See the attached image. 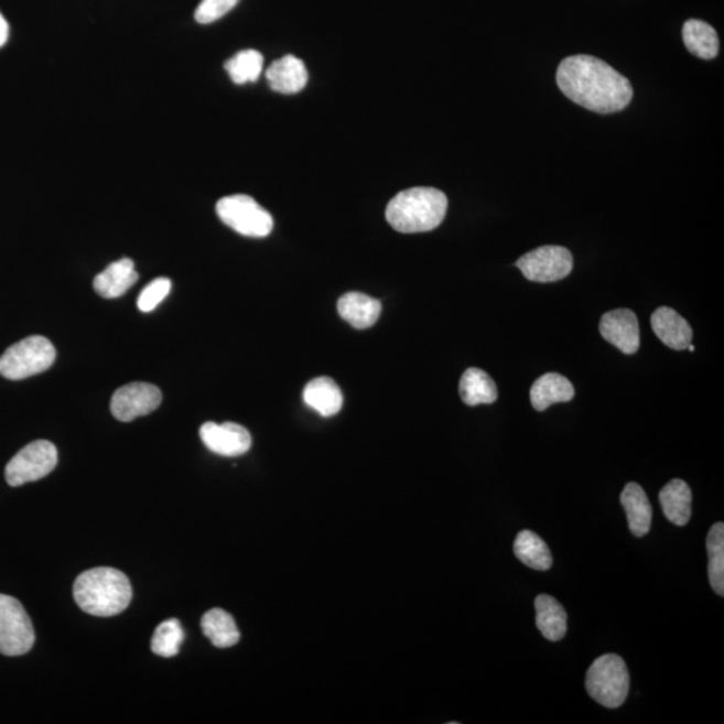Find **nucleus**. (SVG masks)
Masks as SVG:
<instances>
[{
	"instance_id": "f257e3e1",
	"label": "nucleus",
	"mask_w": 724,
	"mask_h": 724,
	"mask_svg": "<svg viewBox=\"0 0 724 724\" xmlns=\"http://www.w3.org/2000/svg\"><path fill=\"white\" fill-rule=\"evenodd\" d=\"M556 85L569 100L602 115L627 108L634 98L629 80L603 60L591 55L563 60L556 71Z\"/></svg>"
},
{
	"instance_id": "f03ea898",
	"label": "nucleus",
	"mask_w": 724,
	"mask_h": 724,
	"mask_svg": "<svg viewBox=\"0 0 724 724\" xmlns=\"http://www.w3.org/2000/svg\"><path fill=\"white\" fill-rule=\"evenodd\" d=\"M73 596L85 614L97 617L120 615L132 602L131 581L114 568H95L80 573Z\"/></svg>"
},
{
	"instance_id": "7ed1b4c3",
	"label": "nucleus",
	"mask_w": 724,
	"mask_h": 724,
	"mask_svg": "<svg viewBox=\"0 0 724 724\" xmlns=\"http://www.w3.org/2000/svg\"><path fill=\"white\" fill-rule=\"evenodd\" d=\"M449 199L442 191L414 187L401 191L387 207V220L396 231L418 234L435 230L447 214Z\"/></svg>"
},
{
	"instance_id": "20e7f679",
	"label": "nucleus",
	"mask_w": 724,
	"mask_h": 724,
	"mask_svg": "<svg viewBox=\"0 0 724 724\" xmlns=\"http://www.w3.org/2000/svg\"><path fill=\"white\" fill-rule=\"evenodd\" d=\"M630 678L620 656H599L586 672L587 694L606 709H618L629 694Z\"/></svg>"
},
{
	"instance_id": "39448f33",
	"label": "nucleus",
	"mask_w": 724,
	"mask_h": 724,
	"mask_svg": "<svg viewBox=\"0 0 724 724\" xmlns=\"http://www.w3.org/2000/svg\"><path fill=\"white\" fill-rule=\"evenodd\" d=\"M54 345L51 339L33 336L22 339L0 357V376L8 380H23L45 372L55 361Z\"/></svg>"
},
{
	"instance_id": "423d86ee",
	"label": "nucleus",
	"mask_w": 724,
	"mask_h": 724,
	"mask_svg": "<svg viewBox=\"0 0 724 724\" xmlns=\"http://www.w3.org/2000/svg\"><path fill=\"white\" fill-rule=\"evenodd\" d=\"M216 214L226 226L245 237L264 238L274 227L272 216L247 195L223 197L216 204Z\"/></svg>"
},
{
	"instance_id": "0eeeda50",
	"label": "nucleus",
	"mask_w": 724,
	"mask_h": 724,
	"mask_svg": "<svg viewBox=\"0 0 724 724\" xmlns=\"http://www.w3.org/2000/svg\"><path fill=\"white\" fill-rule=\"evenodd\" d=\"M34 642L35 630L26 609L15 597L0 593V653L26 655Z\"/></svg>"
},
{
	"instance_id": "6e6552de",
	"label": "nucleus",
	"mask_w": 724,
	"mask_h": 724,
	"mask_svg": "<svg viewBox=\"0 0 724 724\" xmlns=\"http://www.w3.org/2000/svg\"><path fill=\"white\" fill-rule=\"evenodd\" d=\"M58 451L47 441H35L23 447L6 466V480L11 487L45 478L57 467Z\"/></svg>"
},
{
	"instance_id": "1a4fd4ad",
	"label": "nucleus",
	"mask_w": 724,
	"mask_h": 724,
	"mask_svg": "<svg viewBox=\"0 0 724 724\" xmlns=\"http://www.w3.org/2000/svg\"><path fill=\"white\" fill-rule=\"evenodd\" d=\"M517 268L529 281L556 282L571 274L573 257L565 247L543 246L519 258Z\"/></svg>"
},
{
	"instance_id": "9d476101",
	"label": "nucleus",
	"mask_w": 724,
	"mask_h": 724,
	"mask_svg": "<svg viewBox=\"0 0 724 724\" xmlns=\"http://www.w3.org/2000/svg\"><path fill=\"white\" fill-rule=\"evenodd\" d=\"M161 400L163 395L153 383L131 382L117 389L110 401V411L117 420L128 423L156 411Z\"/></svg>"
},
{
	"instance_id": "9b49d317",
	"label": "nucleus",
	"mask_w": 724,
	"mask_h": 724,
	"mask_svg": "<svg viewBox=\"0 0 724 724\" xmlns=\"http://www.w3.org/2000/svg\"><path fill=\"white\" fill-rule=\"evenodd\" d=\"M599 333L625 355H635L640 348V326L636 314L629 309H617L603 315Z\"/></svg>"
},
{
	"instance_id": "f8f14e48",
	"label": "nucleus",
	"mask_w": 724,
	"mask_h": 724,
	"mask_svg": "<svg viewBox=\"0 0 724 724\" xmlns=\"http://www.w3.org/2000/svg\"><path fill=\"white\" fill-rule=\"evenodd\" d=\"M202 442L214 454L240 456L251 449L250 432L237 423H206L201 429Z\"/></svg>"
},
{
	"instance_id": "ddd939ff",
	"label": "nucleus",
	"mask_w": 724,
	"mask_h": 724,
	"mask_svg": "<svg viewBox=\"0 0 724 724\" xmlns=\"http://www.w3.org/2000/svg\"><path fill=\"white\" fill-rule=\"evenodd\" d=\"M266 79L270 88L282 95H295L305 88L309 74L305 64L294 55H284V57L272 62L269 69L266 71Z\"/></svg>"
},
{
	"instance_id": "4468645a",
	"label": "nucleus",
	"mask_w": 724,
	"mask_h": 724,
	"mask_svg": "<svg viewBox=\"0 0 724 724\" xmlns=\"http://www.w3.org/2000/svg\"><path fill=\"white\" fill-rule=\"evenodd\" d=\"M652 329L660 342L674 350L689 348L692 329L682 315L671 307H659L651 317Z\"/></svg>"
},
{
	"instance_id": "2eb2a0df",
	"label": "nucleus",
	"mask_w": 724,
	"mask_h": 724,
	"mask_svg": "<svg viewBox=\"0 0 724 724\" xmlns=\"http://www.w3.org/2000/svg\"><path fill=\"white\" fill-rule=\"evenodd\" d=\"M138 281L139 274L134 270L132 259L123 258L120 261L109 264L107 270L100 272L95 278L93 287H95L97 294H100L104 299L111 300L119 299V296L126 294Z\"/></svg>"
},
{
	"instance_id": "dca6fc26",
	"label": "nucleus",
	"mask_w": 724,
	"mask_h": 724,
	"mask_svg": "<svg viewBox=\"0 0 724 724\" xmlns=\"http://www.w3.org/2000/svg\"><path fill=\"white\" fill-rule=\"evenodd\" d=\"M620 500L627 512L629 530L635 537L647 536L652 525V506L646 491L637 483H628L622 493Z\"/></svg>"
},
{
	"instance_id": "f3484780",
	"label": "nucleus",
	"mask_w": 724,
	"mask_h": 724,
	"mask_svg": "<svg viewBox=\"0 0 724 724\" xmlns=\"http://www.w3.org/2000/svg\"><path fill=\"white\" fill-rule=\"evenodd\" d=\"M338 314L356 329L374 326L381 314V302L363 293H348L338 300Z\"/></svg>"
},
{
	"instance_id": "a211bd4d",
	"label": "nucleus",
	"mask_w": 724,
	"mask_h": 724,
	"mask_svg": "<svg viewBox=\"0 0 724 724\" xmlns=\"http://www.w3.org/2000/svg\"><path fill=\"white\" fill-rule=\"evenodd\" d=\"M303 400L324 418L334 417L342 411L344 402L342 389L331 377H317L307 382Z\"/></svg>"
},
{
	"instance_id": "6ab92c4d",
	"label": "nucleus",
	"mask_w": 724,
	"mask_h": 724,
	"mask_svg": "<svg viewBox=\"0 0 724 724\" xmlns=\"http://www.w3.org/2000/svg\"><path fill=\"white\" fill-rule=\"evenodd\" d=\"M574 398L572 382L565 376L547 374L540 377L531 387L530 400L534 410L544 411L555 402H566Z\"/></svg>"
},
{
	"instance_id": "aec40b11",
	"label": "nucleus",
	"mask_w": 724,
	"mask_h": 724,
	"mask_svg": "<svg viewBox=\"0 0 724 724\" xmlns=\"http://www.w3.org/2000/svg\"><path fill=\"white\" fill-rule=\"evenodd\" d=\"M536 624L541 634L550 641H560L568 630V615L563 606L549 594L536 598Z\"/></svg>"
},
{
	"instance_id": "412c9836",
	"label": "nucleus",
	"mask_w": 724,
	"mask_h": 724,
	"mask_svg": "<svg viewBox=\"0 0 724 724\" xmlns=\"http://www.w3.org/2000/svg\"><path fill=\"white\" fill-rule=\"evenodd\" d=\"M660 505L668 521L677 526L689 523L691 518V488L682 479H673L661 488Z\"/></svg>"
},
{
	"instance_id": "4be33fe9",
	"label": "nucleus",
	"mask_w": 724,
	"mask_h": 724,
	"mask_svg": "<svg viewBox=\"0 0 724 724\" xmlns=\"http://www.w3.org/2000/svg\"><path fill=\"white\" fill-rule=\"evenodd\" d=\"M460 392L464 404L469 407L493 404L498 399L494 380L485 370L478 368H469L463 374Z\"/></svg>"
},
{
	"instance_id": "5701e85b",
	"label": "nucleus",
	"mask_w": 724,
	"mask_h": 724,
	"mask_svg": "<svg viewBox=\"0 0 724 724\" xmlns=\"http://www.w3.org/2000/svg\"><path fill=\"white\" fill-rule=\"evenodd\" d=\"M514 554L534 571H549L552 568L553 556L548 543L534 531L523 530L514 541Z\"/></svg>"
},
{
	"instance_id": "b1692460",
	"label": "nucleus",
	"mask_w": 724,
	"mask_h": 724,
	"mask_svg": "<svg viewBox=\"0 0 724 724\" xmlns=\"http://www.w3.org/2000/svg\"><path fill=\"white\" fill-rule=\"evenodd\" d=\"M683 41L689 52L702 60H713L720 53V39L709 23L690 20L684 23Z\"/></svg>"
},
{
	"instance_id": "393cba45",
	"label": "nucleus",
	"mask_w": 724,
	"mask_h": 724,
	"mask_svg": "<svg viewBox=\"0 0 724 724\" xmlns=\"http://www.w3.org/2000/svg\"><path fill=\"white\" fill-rule=\"evenodd\" d=\"M202 629L209 641L218 648H230L238 644L240 633L234 617L228 612L215 608L202 618Z\"/></svg>"
},
{
	"instance_id": "a878e982",
	"label": "nucleus",
	"mask_w": 724,
	"mask_h": 724,
	"mask_svg": "<svg viewBox=\"0 0 724 724\" xmlns=\"http://www.w3.org/2000/svg\"><path fill=\"white\" fill-rule=\"evenodd\" d=\"M709 553V580L716 594H724V525L715 523L705 540Z\"/></svg>"
},
{
	"instance_id": "bb28decb",
	"label": "nucleus",
	"mask_w": 724,
	"mask_h": 724,
	"mask_svg": "<svg viewBox=\"0 0 724 724\" xmlns=\"http://www.w3.org/2000/svg\"><path fill=\"white\" fill-rule=\"evenodd\" d=\"M234 84L256 83L263 71V55L257 51H244L235 54L225 65Z\"/></svg>"
},
{
	"instance_id": "cd10ccee",
	"label": "nucleus",
	"mask_w": 724,
	"mask_h": 724,
	"mask_svg": "<svg viewBox=\"0 0 724 724\" xmlns=\"http://www.w3.org/2000/svg\"><path fill=\"white\" fill-rule=\"evenodd\" d=\"M184 637L181 622L177 618H170L154 629L151 641L152 652L163 658H173L181 651Z\"/></svg>"
},
{
	"instance_id": "c85d7f7f",
	"label": "nucleus",
	"mask_w": 724,
	"mask_h": 724,
	"mask_svg": "<svg viewBox=\"0 0 724 724\" xmlns=\"http://www.w3.org/2000/svg\"><path fill=\"white\" fill-rule=\"evenodd\" d=\"M171 281L169 278H158L142 290L138 306L142 313H150L163 302L171 292Z\"/></svg>"
},
{
	"instance_id": "c756f323",
	"label": "nucleus",
	"mask_w": 724,
	"mask_h": 724,
	"mask_svg": "<svg viewBox=\"0 0 724 724\" xmlns=\"http://www.w3.org/2000/svg\"><path fill=\"white\" fill-rule=\"evenodd\" d=\"M239 0H202L195 11V20L202 24H208L220 20L230 12Z\"/></svg>"
},
{
	"instance_id": "7c9ffc66",
	"label": "nucleus",
	"mask_w": 724,
	"mask_h": 724,
	"mask_svg": "<svg viewBox=\"0 0 724 724\" xmlns=\"http://www.w3.org/2000/svg\"><path fill=\"white\" fill-rule=\"evenodd\" d=\"M9 40V23L4 20L2 12H0V47L6 45Z\"/></svg>"
},
{
	"instance_id": "2f4dec72",
	"label": "nucleus",
	"mask_w": 724,
	"mask_h": 724,
	"mask_svg": "<svg viewBox=\"0 0 724 724\" xmlns=\"http://www.w3.org/2000/svg\"><path fill=\"white\" fill-rule=\"evenodd\" d=\"M689 350H690V352H694V350H695V346L690 344V345H689Z\"/></svg>"
}]
</instances>
